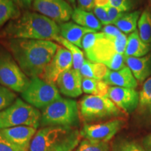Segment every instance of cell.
<instances>
[{
    "label": "cell",
    "mask_w": 151,
    "mask_h": 151,
    "mask_svg": "<svg viewBox=\"0 0 151 151\" xmlns=\"http://www.w3.org/2000/svg\"><path fill=\"white\" fill-rule=\"evenodd\" d=\"M106 97L124 113L133 112L139 106V93L132 88L111 86Z\"/></svg>",
    "instance_id": "13"
},
{
    "label": "cell",
    "mask_w": 151,
    "mask_h": 151,
    "mask_svg": "<svg viewBox=\"0 0 151 151\" xmlns=\"http://www.w3.org/2000/svg\"><path fill=\"white\" fill-rule=\"evenodd\" d=\"M60 36L78 48H82V41L88 33L97 32L95 30L78 25L73 22H67L59 24Z\"/></svg>",
    "instance_id": "17"
},
{
    "label": "cell",
    "mask_w": 151,
    "mask_h": 151,
    "mask_svg": "<svg viewBox=\"0 0 151 151\" xmlns=\"http://www.w3.org/2000/svg\"><path fill=\"white\" fill-rule=\"evenodd\" d=\"M71 19L73 22L82 27L99 31L102 28V24L92 12H88L78 7L73 9Z\"/></svg>",
    "instance_id": "20"
},
{
    "label": "cell",
    "mask_w": 151,
    "mask_h": 151,
    "mask_svg": "<svg viewBox=\"0 0 151 151\" xmlns=\"http://www.w3.org/2000/svg\"><path fill=\"white\" fill-rule=\"evenodd\" d=\"M33 10L58 24L69 22L73 9L66 0H35Z\"/></svg>",
    "instance_id": "11"
},
{
    "label": "cell",
    "mask_w": 151,
    "mask_h": 151,
    "mask_svg": "<svg viewBox=\"0 0 151 151\" xmlns=\"http://www.w3.org/2000/svg\"><path fill=\"white\" fill-rule=\"evenodd\" d=\"M127 41V35L122 32L117 37H110L101 32L94 46L85 54L90 61L106 65L115 55H124Z\"/></svg>",
    "instance_id": "7"
},
{
    "label": "cell",
    "mask_w": 151,
    "mask_h": 151,
    "mask_svg": "<svg viewBox=\"0 0 151 151\" xmlns=\"http://www.w3.org/2000/svg\"><path fill=\"white\" fill-rule=\"evenodd\" d=\"M27 77H40L59 48L50 40L12 39L2 41Z\"/></svg>",
    "instance_id": "1"
},
{
    "label": "cell",
    "mask_w": 151,
    "mask_h": 151,
    "mask_svg": "<svg viewBox=\"0 0 151 151\" xmlns=\"http://www.w3.org/2000/svg\"><path fill=\"white\" fill-rule=\"evenodd\" d=\"M111 5L122 12H129L139 3V0H110Z\"/></svg>",
    "instance_id": "31"
},
{
    "label": "cell",
    "mask_w": 151,
    "mask_h": 151,
    "mask_svg": "<svg viewBox=\"0 0 151 151\" xmlns=\"http://www.w3.org/2000/svg\"><path fill=\"white\" fill-rule=\"evenodd\" d=\"M66 1L71 6H73V9L76 8V0H66Z\"/></svg>",
    "instance_id": "41"
},
{
    "label": "cell",
    "mask_w": 151,
    "mask_h": 151,
    "mask_svg": "<svg viewBox=\"0 0 151 151\" xmlns=\"http://www.w3.org/2000/svg\"><path fill=\"white\" fill-rule=\"evenodd\" d=\"M125 124L122 118L111 119L100 123L84 124L80 131L81 137L86 139L109 142Z\"/></svg>",
    "instance_id": "10"
},
{
    "label": "cell",
    "mask_w": 151,
    "mask_h": 151,
    "mask_svg": "<svg viewBox=\"0 0 151 151\" xmlns=\"http://www.w3.org/2000/svg\"><path fill=\"white\" fill-rule=\"evenodd\" d=\"M15 92L0 85V112L7 109L16 100Z\"/></svg>",
    "instance_id": "30"
},
{
    "label": "cell",
    "mask_w": 151,
    "mask_h": 151,
    "mask_svg": "<svg viewBox=\"0 0 151 151\" xmlns=\"http://www.w3.org/2000/svg\"><path fill=\"white\" fill-rule=\"evenodd\" d=\"M41 113L35 107L17 98L7 109L0 112V129L18 126L38 128L40 126Z\"/></svg>",
    "instance_id": "6"
},
{
    "label": "cell",
    "mask_w": 151,
    "mask_h": 151,
    "mask_svg": "<svg viewBox=\"0 0 151 151\" xmlns=\"http://www.w3.org/2000/svg\"><path fill=\"white\" fill-rule=\"evenodd\" d=\"M81 138L76 127H42L34 136L29 151H74Z\"/></svg>",
    "instance_id": "3"
},
{
    "label": "cell",
    "mask_w": 151,
    "mask_h": 151,
    "mask_svg": "<svg viewBox=\"0 0 151 151\" xmlns=\"http://www.w3.org/2000/svg\"><path fill=\"white\" fill-rule=\"evenodd\" d=\"M29 82L30 79L10 52L0 48V85L14 92L22 93L27 89Z\"/></svg>",
    "instance_id": "8"
},
{
    "label": "cell",
    "mask_w": 151,
    "mask_h": 151,
    "mask_svg": "<svg viewBox=\"0 0 151 151\" xmlns=\"http://www.w3.org/2000/svg\"><path fill=\"white\" fill-rule=\"evenodd\" d=\"M95 6L106 7L111 5L110 0H94Z\"/></svg>",
    "instance_id": "40"
},
{
    "label": "cell",
    "mask_w": 151,
    "mask_h": 151,
    "mask_svg": "<svg viewBox=\"0 0 151 151\" xmlns=\"http://www.w3.org/2000/svg\"><path fill=\"white\" fill-rule=\"evenodd\" d=\"M143 143L145 150L146 151H151V134L144 138Z\"/></svg>",
    "instance_id": "39"
},
{
    "label": "cell",
    "mask_w": 151,
    "mask_h": 151,
    "mask_svg": "<svg viewBox=\"0 0 151 151\" xmlns=\"http://www.w3.org/2000/svg\"><path fill=\"white\" fill-rule=\"evenodd\" d=\"M150 50V45L141 40L137 30L131 33L127 38V45L124 55L125 58H141L146 55Z\"/></svg>",
    "instance_id": "19"
},
{
    "label": "cell",
    "mask_w": 151,
    "mask_h": 151,
    "mask_svg": "<svg viewBox=\"0 0 151 151\" xmlns=\"http://www.w3.org/2000/svg\"><path fill=\"white\" fill-rule=\"evenodd\" d=\"M78 8L88 12H91L95 7L94 0H77Z\"/></svg>",
    "instance_id": "36"
},
{
    "label": "cell",
    "mask_w": 151,
    "mask_h": 151,
    "mask_svg": "<svg viewBox=\"0 0 151 151\" xmlns=\"http://www.w3.org/2000/svg\"><path fill=\"white\" fill-rule=\"evenodd\" d=\"M103 81L109 86L121 88L135 89L138 86V81L127 66L118 71L109 70Z\"/></svg>",
    "instance_id": "16"
},
{
    "label": "cell",
    "mask_w": 151,
    "mask_h": 151,
    "mask_svg": "<svg viewBox=\"0 0 151 151\" xmlns=\"http://www.w3.org/2000/svg\"><path fill=\"white\" fill-rule=\"evenodd\" d=\"M80 118L85 124L106 119L122 118L123 111L106 96L86 95L78 102Z\"/></svg>",
    "instance_id": "5"
},
{
    "label": "cell",
    "mask_w": 151,
    "mask_h": 151,
    "mask_svg": "<svg viewBox=\"0 0 151 151\" xmlns=\"http://www.w3.org/2000/svg\"><path fill=\"white\" fill-rule=\"evenodd\" d=\"M72 67L73 58L71 52L65 47L59 46L40 78L47 82L56 85L60 76Z\"/></svg>",
    "instance_id": "12"
},
{
    "label": "cell",
    "mask_w": 151,
    "mask_h": 151,
    "mask_svg": "<svg viewBox=\"0 0 151 151\" xmlns=\"http://www.w3.org/2000/svg\"><path fill=\"white\" fill-rule=\"evenodd\" d=\"M109 70L110 69L104 64L93 62L87 59L79 71L83 78L104 80Z\"/></svg>",
    "instance_id": "21"
},
{
    "label": "cell",
    "mask_w": 151,
    "mask_h": 151,
    "mask_svg": "<svg viewBox=\"0 0 151 151\" xmlns=\"http://www.w3.org/2000/svg\"><path fill=\"white\" fill-rule=\"evenodd\" d=\"M105 8L106 9L107 14H108L109 24H113L115 22H116L119 18H121L124 14V12H122V11L119 10L118 9L111 5H109L108 6L105 7Z\"/></svg>",
    "instance_id": "33"
},
{
    "label": "cell",
    "mask_w": 151,
    "mask_h": 151,
    "mask_svg": "<svg viewBox=\"0 0 151 151\" xmlns=\"http://www.w3.org/2000/svg\"><path fill=\"white\" fill-rule=\"evenodd\" d=\"M0 151H21L0 133Z\"/></svg>",
    "instance_id": "35"
},
{
    "label": "cell",
    "mask_w": 151,
    "mask_h": 151,
    "mask_svg": "<svg viewBox=\"0 0 151 151\" xmlns=\"http://www.w3.org/2000/svg\"><path fill=\"white\" fill-rule=\"evenodd\" d=\"M94 16L97 17L98 20L101 22V23L104 25H108L109 18L107 14L106 9L105 7H98L95 6L93 9Z\"/></svg>",
    "instance_id": "34"
},
{
    "label": "cell",
    "mask_w": 151,
    "mask_h": 151,
    "mask_svg": "<svg viewBox=\"0 0 151 151\" xmlns=\"http://www.w3.org/2000/svg\"><path fill=\"white\" fill-rule=\"evenodd\" d=\"M111 151H146L135 141L119 139L113 143Z\"/></svg>",
    "instance_id": "29"
},
{
    "label": "cell",
    "mask_w": 151,
    "mask_h": 151,
    "mask_svg": "<svg viewBox=\"0 0 151 151\" xmlns=\"http://www.w3.org/2000/svg\"><path fill=\"white\" fill-rule=\"evenodd\" d=\"M109 86L103 80L94 78H83L82 90L86 94L91 95L106 96Z\"/></svg>",
    "instance_id": "25"
},
{
    "label": "cell",
    "mask_w": 151,
    "mask_h": 151,
    "mask_svg": "<svg viewBox=\"0 0 151 151\" xmlns=\"http://www.w3.org/2000/svg\"><path fill=\"white\" fill-rule=\"evenodd\" d=\"M139 37L147 44L151 43V13L148 9L143 11L138 21Z\"/></svg>",
    "instance_id": "26"
},
{
    "label": "cell",
    "mask_w": 151,
    "mask_h": 151,
    "mask_svg": "<svg viewBox=\"0 0 151 151\" xmlns=\"http://www.w3.org/2000/svg\"><path fill=\"white\" fill-rule=\"evenodd\" d=\"M101 32H92L88 33L85 35L82 41V48L84 50V52L90 50L99 37Z\"/></svg>",
    "instance_id": "32"
},
{
    "label": "cell",
    "mask_w": 151,
    "mask_h": 151,
    "mask_svg": "<svg viewBox=\"0 0 151 151\" xmlns=\"http://www.w3.org/2000/svg\"><path fill=\"white\" fill-rule=\"evenodd\" d=\"M109 150L110 147L109 142L84 139L83 140L81 141L74 151H109Z\"/></svg>",
    "instance_id": "28"
},
{
    "label": "cell",
    "mask_w": 151,
    "mask_h": 151,
    "mask_svg": "<svg viewBox=\"0 0 151 151\" xmlns=\"http://www.w3.org/2000/svg\"><path fill=\"white\" fill-rule=\"evenodd\" d=\"M14 1L19 8L23 9H29L33 5L34 1L35 0H14Z\"/></svg>",
    "instance_id": "38"
},
{
    "label": "cell",
    "mask_w": 151,
    "mask_h": 151,
    "mask_svg": "<svg viewBox=\"0 0 151 151\" xmlns=\"http://www.w3.org/2000/svg\"><path fill=\"white\" fill-rule=\"evenodd\" d=\"M150 60V55H146L141 58H125L126 65L129 68L138 82L142 83L146 81L151 74Z\"/></svg>",
    "instance_id": "18"
},
{
    "label": "cell",
    "mask_w": 151,
    "mask_h": 151,
    "mask_svg": "<svg viewBox=\"0 0 151 151\" xmlns=\"http://www.w3.org/2000/svg\"><path fill=\"white\" fill-rule=\"evenodd\" d=\"M82 80L80 71L71 69L60 76L56 86L64 95L69 97H78L83 93Z\"/></svg>",
    "instance_id": "14"
},
{
    "label": "cell",
    "mask_w": 151,
    "mask_h": 151,
    "mask_svg": "<svg viewBox=\"0 0 151 151\" xmlns=\"http://www.w3.org/2000/svg\"><path fill=\"white\" fill-rule=\"evenodd\" d=\"M20 16V8L14 0H0V28Z\"/></svg>",
    "instance_id": "23"
},
{
    "label": "cell",
    "mask_w": 151,
    "mask_h": 151,
    "mask_svg": "<svg viewBox=\"0 0 151 151\" xmlns=\"http://www.w3.org/2000/svg\"><path fill=\"white\" fill-rule=\"evenodd\" d=\"M148 1H149V4H150V8L151 10V0H148Z\"/></svg>",
    "instance_id": "42"
},
{
    "label": "cell",
    "mask_w": 151,
    "mask_h": 151,
    "mask_svg": "<svg viewBox=\"0 0 151 151\" xmlns=\"http://www.w3.org/2000/svg\"><path fill=\"white\" fill-rule=\"evenodd\" d=\"M60 35L59 24L39 13L25 11L11 20L0 32L1 38L50 40Z\"/></svg>",
    "instance_id": "2"
},
{
    "label": "cell",
    "mask_w": 151,
    "mask_h": 151,
    "mask_svg": "<svg viewBox=\"0 0 151 151\" xmlns=\"http://www.w3.org/2000/svg\"><path fill=\"white\" fill-rule=\"evenodd\" d=\"M52 41H55L56 43L62 45V46L67 48L71 52L73 58V69L80 70L81 67L83 65L85 60H86L84 52L81 50V48L76 45L73 44L72 43L66 40L65 39H64L60 35L54 38Z\"/></svg>",
    "instance_id": "24"
},
{
    "label": "cell",
    "mask_w": 151,
    "mask_h": 151,
    "mask_svg": "<svg viewBox=\"0 0 151 151\" xmlns=\"http://www.w3.org/2000/svg\"><path fill=\"white\" fill-rule=\"evenodd\" d=\"M141 14L140 11L124 13L121 18L113 23V25L118 27L122 33L131 34L137 30Z\"/></svg>",
    "instance_id": "22"
},
{
    "label": "cell",
    "mask_w": 151,
    "mask_h": 151,
    "mask_svg": "<svg viewBox=\"0 0 151 151\" xmlns=\"http://www.w3.org/2000/svg\"><path fill=\"white\" fill-rule=\"evenodd\" d=\"M37 129L29 126H18L0 129V133L21 151H29Z\"/></svg>",
    "instance_id": "15"
},
{
    "label": "cell",
    "mask_w": 151,
    "mask_h": 151,
    "mask_svg": "<svg viewBox=\"0 0 151 151\" xmlns=\"http://www.w3.org/2000/svg\"><path fill=\"white\" fill-rule=\"evenodd\" d=\"M79 122L78 104L75 100L61 97L43 109L40 126L76 127Z\"/></svg>",
    "instance_id": "4"
},
{
    "label": "cell",
    "mask_w": 151,
    "mask_h": 151,
    "mask_svg": "<svg viewBox=\"0 0 151 151\" xmlns=\"http://www.w3.org/2000/svg\"><path fill=\"white\" fill-rule=\"evenodd\" d=\"M141 113L151 116V77L145 81L139 92V102L138 106Z\"/></svg>",
    "instance_id": "27"
},
{
    "label": "cell",
    "mask_w": 151,
    "mask_h": 151,
    "mask_svg": "<svg viewBox=\"0 0 151 151\" xmlns=\"http://www.w3.org/2000/svg\"><path fill=\"white\" fill-rule=\"evenodd\" d=\"M24 101L37 109H43L61 97L55 84L50 83L40 77L30 79L27 89L21 93Z\"/></svg>",
    "instance_id": "9"
},
{
    "label": "cell",
    "mask_w": 151,
    "mask_h": 151,
    "mask_svg": "<svg viewBox=\"0 0 151 151\" xmlns=\"http://www.w3.org/2000/svg\"><path fill=\"white\" fill-rule=\"evenodd\" d=\"M102 32L110 37H117L120 35L122 32L113 24H108L102 28Z\"/></svg>",
    "instance_id": "37"
}]
</instances>
